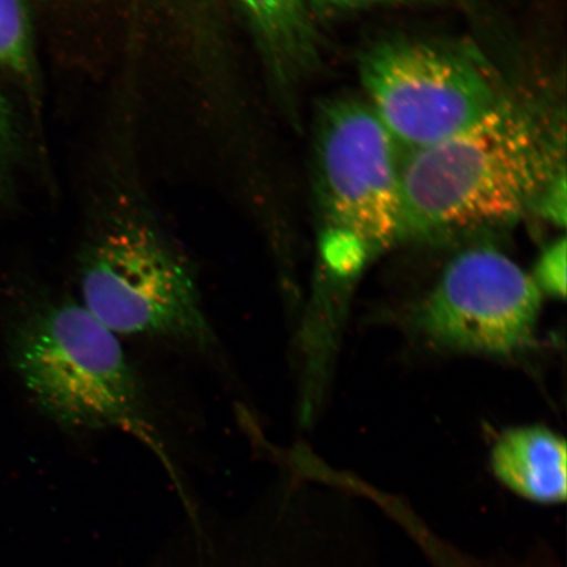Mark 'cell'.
Returning a JSON list of instances; mask_svg holds the SVG:
<instances>
[{
  "label": "cell",
  "instance_id": "8",
  "mask_svg": "<svg viewBox=\"0 0 567 567\" xmlns=\"http://www.w3.org/2000/svg\"><path fill=\"white\" fill-rule=\"evenodd\" d=\"M495 477L516 495L538 505L566 501V442L543 425L505 432L492 452Z\"/></svg>",
  "mask_w": 567,
  "mask_h": 567
},
{
  "label": "cell",
  "instance_id": "10",
  "mask_svg": "<svg viewBox=\"0 0 567 567\" xmlns=\"http://www.w3.org/2000/svg\"><path fill=\"white\" fill-rule=\"evenodd\" d=\"M540 292L551 297L566 295V239L555 240L545 248L535 266L534 276H530Z\"/></svg>",
  "mask_w": 567,
  "mask_h": 567
},
{
  "label": "cell",
  "instance_id": "4",
  "mask_svg": "<svg viewBox=\"0 0 567 567\" xmlns=\"http://www.w3.org/2000/svg\"><path fill=\"white\" fill-rule=\"evenodd\" d=\"M359 75L374 115L408 152L465 130L507 96L484 61L441 42H375L360 56Z\"/></svg>",
  "mask_w": 567,
  "mask_h": 567
},
{
  "label": "cell",
  "instance_id": "12",
  "mask_svg": "<svg viewBox=\"0 0 567 567\" xmlns=\"http://www.w3.org/2000/svg\"><path fill=\"white\" fill-rule=\"evenodd\" d=\"M19 146L20 136L16 112H13L9 99L0 92V197L9 186Z\"/></svg>",
  "mask_w": 567,
  "mask_h": 567
},
{
  "label": "cell",
  "instance_id": "11",
  "mask_svg": "<svg viewBox=\"0 0 567 567\" xmlns=\"http://www.w3.org/2000/svg\"><path fill=\"white\" fill-rule=\"evenodd\" d=\"M311 16L318 20L343 13L382 9V7H434L443 0H303Z\"/></svg>",
  "mask_w": 567,
  "mask_h": 567
},
{
  "label": "cell",
  "instance_id": "5",
  "mask_svg": "<svg viewBox=\"0 0 567 567\" xmlns=\"http://www.w3.org/2000/svg\"><path fill=\"white\" fill-rule=\"evenodd\" d=\"M313 162L323 233L357 240L368 255L402 237L399 145L364 99L337 95L319 104Z\"/></svg>",
  "mask_w": 567,
  "mask_h": 567
},
{
  "label": "cell",
  "instance_id": "13",
  "mask_svg": "<svg viewBox=\"0 0 567 567\" xmlns=\"http://www.w3.org/2000/svg\"><path fill=\"white\" fill-rule=\"evenodd\" d=\"M547 219V221L557 226H565L566 223V169L557 174L543 189L540 196L532 207Z\"/></svg>",
  "mask_w": 567,
  "mask_h": 567
},
{
  "label": "cell",
  "instance_id": "6",
  "mask_svg": "<svg viewBox=\"0 0 567 567\" xmlns=\"http://www.w3.org/2000/svg\"><path fill=\"white\" fill-rule=\"evenodd\" d=\"M542 309L530 276L491 247L453 258L416 311L432 342L461 352L507 357L526 349Z\"/></svg>",
  "mask_w": 567,
  "mask_h": 567
},
{
  "label": "cell",
  "instance_id": "3",
  "mask_svg": "<svg viewBox=\"0 0 567 567\" xmlns=\"http://www.w3.org/2000/svg\"><path fill=\"white\" fill-rule=\"evenodd\" d=\"M75 299L120 338L218 358L196 265L137 200L97 209L74 257Z\"/></svg>",
  "mask_w": 567,
  "mask_h": 567
},
{
  "label": "cell",
  "instance_id": "9",
  "mask_svg": "<svg viewBox=\"0 0 567 567\" xmlns=\"http://www.w3.org/2000/svg\"><path fill=\"white\" fill-rule=\"evenodd\" d=\"M0 69L23 84L33 101L38 99L39 69L27 0H0Z\"/></svg>",
  "mask_w": 567,
  "mask_h": 567
},
{
  "label": "cell",
  "instance_id": "14",
  "mask_svg": "<svg viewBox=\"0 0 567 567\" xmlns=\"http://www.w3.org/2000/svg\"><path fill=\"white\" fill-rule=\"evenodd\" d=\"M424 544L427 545V547H430L429 549L431 550L432 556L437 557L436 564L439 565V567H491V566H484V564L474 561V559L461 558L456 555L453 556L452 550H445L444 548L436 549L435 545L432 544L430 538Z\"/></svg>",
  "mask_w": 567,
  "mask_h": 567
},
{
  "label": "cell",
  "instance_id": "7",
  "mask_svg": "<svg viewBox=\"0 0 567 567\" xmlns=\"http://www.w3.org/2000/svg\"><path fill=\"white\" fill-rule=\"evenodd\" d=\"M282 103L322 65L323 38L303 0H234Z\"/></svg>",
  "mask_w": 567,
  "mask_h": 567
},
{
  "label": "cell",
  "instance_id": "1",
  "mask_svg": "<svg viewBox=\"0 0 567 567\" xmlns=\"http://www.w3.org/2000/svg\"><path fill=\"white\" fill-rule=\"evenodd\" d=\"M565 138L543 112L506 96L478 122L408 152L402 237L450 238L503 228L565 169Z\"/></svg>",
  "mask_w": 567,
  "mask_h": 567
},
{
  "label": "cell",
  "instance_id": "2",
  "mask_svg": "<svg viewBox=\"0 0 567 567\" xmlns=\"http://www.w3.org/2000/svg\"><path fill=\"white\" fill-rule=\"evenodd\" d=\"M13 371L42 414L70 435L117 431L137 439L176 478L144 380L122 338L75 296L39 290L9 331Z\"/></svg>",
  "mask_w": 567,
  "mask_h": 567
}]
</instances>
